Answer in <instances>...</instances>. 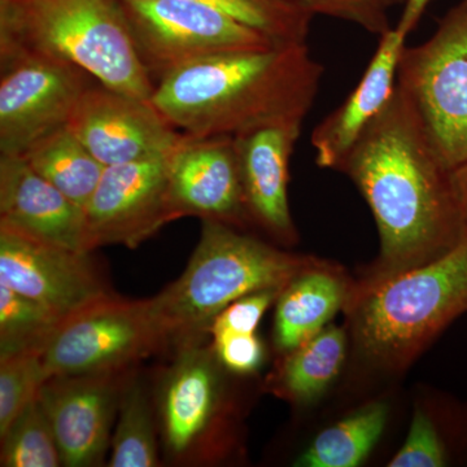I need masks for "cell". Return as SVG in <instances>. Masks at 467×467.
I'll return each instance as SVG.
<instances>
[{
	"mask_svg": "<svg viewBox=\"0 0 467 467\" xmlns=\"http://www.w3.org/2000/svg\"><path fill=\"white\" fill-rule=\"evenodd\" d=\"M337 171L364 196L379 233V256L356 285L430 263L465 233L451 171L436 158L398 86Z\"/></svg>",
	"mask_w": 467,
	"mask_h": 467,
	"instance_id": "obj_1",
	"label": "cell"
},
{
	"mask_svg": "<svg viewBox=\"0 0 467 467\" xmlns=\"http://www.w3.org/2000/svg\"><path fill=\"white\" fill-rule=\"evenodd\" d=\"M322 75L308 43H282L186 64L160 78L150 100L190 137H238L264 126L304 121Z\"/></svg>",
	"mask_w": 467,
	"mask_h": 467,
	"instance_id": "obj_2",
	"label": "cell"
},
{
	"mask_svg": "<svg viewBox=\"0 0 467 467\" xmlns=\"http://www.w3.org/2000/svg\"><path fill=\"white\" fill-rule=\"evenodd\" d=\"M317 257L279 250L235 230L202 220L201 239L182 275L152 297L167 343H198L234 301L254 292L284 290L295 276L321 264Z\"/></svg>",
	"mask_w": 467,
	"mask_h": 467,
	"instance_id": "obj_3",
	"label": "cell"
},
{
	"mask_svg": "<svg viewBox=\"0 0 467 467\" xmlns=\"http://www.w3.org/2000/svg\"><path fill=\"white\" fill-rule=\"evenodd\" d=\"M353 339L368 361L407 368L467 313V227L441 256L376 285H353L346 308Z\"/></svg>",
	"mask_w": 467,
	"mask_h": 467,
	"instance_id": "obj_4",
	"label": "cell"
},
{
	"mask_svg": "<svg viewBox=\"0 0 467 467\" xmlns=\"http://www.w3.org/2000/svg\"><path fill=\"white\" fill-rule=\"evenodd\" d=\"M0 45L63 58L130 97L155 91L119 0H0Z\"/></svg>",
	"mask_w": 467,
	"mask_h": 467,
	"instance_id": "obj_5",
	"label": "cell"
},
{
	"mask_svg": "<svg viewBox=\"0 0 467 467\" xmlns=\"http://www.w3.org/2000/svg\"><path fill=\"white\" fill-rule=\"evenodd\" d=\"M396 86L439 161L451 171L467 164V0L427 41L405 46Z\"/></svg>",
	"mask_w": 467,
	"mask_h": 467,
	"instance_id": "obj_6",
	"label": "cell"
},
{
	"mask_svg": "<svg viewBox=\"0 0 467 467\" xmlns=\"http://www.w3.org/2000/svg\"><path fill=\"white\" fill-rule=\"evenodd\" d=\"M164 344L152 300L110 295L61 319L41 358L47 379L121 373Z\"/></svg>",
	"mask_w": 467,
	"mask_h": 467,
	"instance_id": "obj_7",
	"label": "cell"
},
{
	"mask_svg": "<svg viewBox=\"0 0 467 467\" xmlns=\"http://www.w3.org/2000/svg\"><path fill=\"white\" fill-rule=\"evenodd\" d=\"M119 5L138 55L158 81L201 58L278 45L225 12L195 0H119Z\"/></svg>",
	"mask_w": 467,
	"mask_h": 467,
	"instance_id": "obj_8",
	"label": "cell"
},
{
	"mask_svg": "<svg viewBox=\"0 0 467 467\" xmlns=\"http://www.w3.org/2000/svg\"><path fill=\"white\" fill-rule=\"evenodd\" d=\"M81 67L43 52L0 45V153L23 156L67 126L90 88Z\"/></svg>",
	"mask_w": 467,
	"mask_h": 467,
	"instance_id": "obj_9",
	"label": "cell"
},
{
	"mask_svg": "<svg viewBox=\"0 0 467 467\" xmlns=\"http://www.w3.org/2000/svg\"><path fill=\"white\" fill-rule=\"evenodd\" d=\"M160 380L158 416L165 451L178 462H204L223 451L227 399L213 348L202 342L178 347Z\"/></svg>",
	"mask_w": 467,
	"mask_h": 467,
	"instance_id": "obj_10",
	"label": "cell"
},
{
	"mask_svg": "<svg viewBox=\"0 0 467 467\" xmlns=\"http://www.w3.org/2000/svg\"><path fill=\"white\" fill-rule=\"evenodd\" d=\"M171 153L104 169L85 207L92 250L101 245L135 248L173 223L168 195Z\"/></svg>",
	"mask_w": 467,
	"mask_h": 467,
	"instance_id": "obj_11",
	"label": "cell"
},
{
	"mask_svg": "<svg viewBox=\"0 0 467 467\" xmlns=\"http://www.w3.org/2000/svg\"><path fill=\"white\" fill-rule=\"evenodd\" d=\"M88 254L0 225V284L60 318L113 295Z\"/></svg>",
	"mask_w": 467,
	"mask_h": 467,
	"instance_id": "obj_12",
	"label": "cell"
},
{
	"mask_svg": "<svg viewBox=\"0 0 467 467\" xmlns=\"http://www.w3.org/2000/svg\"><path fill=\"white\" fill-rule=\"evenodd\" d=\"M104 167L171 155L182 140L150 100L91 85L67 122Z\"/></svg>",
	"mask_w": 467,
	"mask_h": 467,
	"instance_id": "obj_13",
	"label": "cell"
},
{
	"mask_svg": "<svg viewBox=\"0 0 467 467\" xmlns=\"http://www.w3.org/2000/svg\"><path fill=\"white\" fill-rule=\"evenodd\" d=\"M169 205L174 221L196 216L234 227L250 223L235 137H190L169 164Z\"/></svg>",
	"mask_w": 467,
	"mask_h": 467,
	"instance_id": "obj_14",
	"label": "cell"
},
{
	"mask_svg": "<svg viewBox=\"0 0 467 467\" xmlns=\"http://www.w3.org/2000/svg\"><path fill=\"white\" fill-rule=\"evenodd\" d=\"M126 380V371H121L51 377L42 384L36 398L50 422L64 466L100 465Z\"/></svg>",
	"mask_w": 467,
	"mask_h": 467,
	"instance_id": "obj_15",
	"label": "cell"
},
{
	"mask_svg": "<svg viewBox=\"0 0 467 467\" xmlns=\"http://www.w3.org/2000/svg\"><path fill=\"white\" fill-rule=\"evenodd\" d=\"M0 225L67 250L94 251L85 209L36 173L23 156L0 155Z\"/></svg>",
	"mask_w": 467,
	"mask_h": 467,
	"instance_id": "obj_16",
	"label": "cell"
},
{
	"mask_svg": "<svg viewBox=\"0 0 467 467\" xmlns=\"http://www.w3.org/2000/svg\"><path fill=\"white\" fill-rule=\"evenodd\" d=\"M303 121L264 126L235 137L245 208L252 223L278 241H296L288 202L290 161Z\"/></svg>",
	"mask_w": 467,
	"mask_h": 467,
	"instance_id": "obj_17",
	"label": "cell"
},
{
	"mask_svg": "<svg viewBox=\"0 0 467 467\" xmlns=\"http://www.w3.org/2000/svg\"><path fill=\"white\" fill-rule=\"evenodd\" d=\"M405 41L407 36L396 26L380 36L376 54L355 90L316 126L312 146L319 167L337 171L365 129L391 100Z\"/></svg>",
	"mask_w": 467,
	"mask_h": 467,
	"instance_id": "obj_18",
	"label": "cell"
},
{
	"mask_svg": "<svg viewBox=\"0 0 467 467\" xmlns=\"http://www.w3.org/2000/svg\"><path fill=\"white\" fill-rule=\"evenodd\" d=\"M353 285L339 266L326 261L295 276L275 301V344L278 352L288 355L325 328L346 308Z\"/></svg>",
	"mask_w": 467,
	"mask_h": 467,
	"instance_id": "obj_19",
	"label": "cell"
},
{
	"mask_svg": "<svg viewBox=\"0 0 467 467\" xmlns=\"http://www.w3.org/2000/svg\"><path fill=\"white\" fill-rule=\"evenodd\" d=\"M23 158L82 209L90 201L106 169L67 125L34 143Z\"/></svg>",
	"mask_w": 467,
	"mask_h": 467,
	"instance_id": "obj_20",
	"label": "cell"
},
{
	"mask_svg": "<svg viewBox=\"0 0 467 467\" xmlns=\"http://www.w3.org/2000/svg\"><path fill=\"white\" fill-rule=\"evenodd\" d=\"M343 328L326 326L285 355L275 379L276 392L297 404L317 400L340 373L346 358Z\"/></svg>",
	"mask_w": 467,
	"mask_h": 467,
	"instance_id": "obj_21",
	"label": "cell"
},
{
	"mask_svg": "<svg viewBox=\"0 0 467 467\" xmlns=\"http://www.w3.org/2000/svg\"><path fill=\"white\" fill-rule=\"evenodd\" d=\"M386 402H370L324 430L295 461L299 467L361 465L382 438L389 420Z\"/></svg>",
	"mask_w": 467,
	"mask_h": 467,
	"instance_id": "obj_22",
	"label": "cell"
},
{
	"mask_svg": "<svg viewBox=\"0 0 467 467\" xmlns=\"http://www.w3.org/2000/svg\"><path fill=\"white\" fill-rule=\"evenodd\" d=\"M119 417L112 438L110 467L160 465L155 420L142 384L128 378L119 405Z\"/></svg>",
	"mask_w": 467,
	"mask_h": 467,
	"instance_id": "obj_23",
	"label": "cell"
},
{
	"mask_svg": "<svg viewBox=\"0 0 467 467\" xmlns=\"http://www.w3.org/2000/svg\"><path fill=\"white\" fill-rule=\"evenodd\" d=\"M61 319L36 301L0 284V358L41 352Z\"/></svg>",
	"mask_w": 467,
	"mask_h": 467,
	"instance_id": "obj_24",
	"label": "cell"
},
{
	"mask_svg": "<svg viewBox=\"0 0 467 467\" xmlns=\"http://www.w3.org/2000/svg\"><path fill=\"white\" fill-rule=\"evenodd\" d=\"M225 12L275 43H306L312 15L294 0H195Z\"/></svg>",
	"mask_w": 467,
	"mask_h": 467,
	"instance_id": "obj_25",
	"label": "cell"
},
{
	"mask_svg": "<svg viewBox=\"0 0 467 467\" xmlns=\"http://www.w3.org/2000/svg\"><path fill=\"white\" fill-rule=\"evenodd\" d=\"M2 438L3 467H57L63 465L57 439L38 398L14 420Z\"/></svg>",
	"mask_w": 467,
	"mask_h": 467,
	"instance_id": "obj_26",
	"label": "cell"
},
{
	"mask_svg": "<svg viewBox=\"0 0 467 467\" xmlns=\"http://www.w3.org/2000/svg\"><path fill=\"white\" fill-rule=\"evenodd\" d=\"M41 352H26L0 358V436L18 414L38 396L46 382Z\"/></svg>",
	"mask_w": 467,
	"mask_h": 467,
	"instance_id": "obj_27",
	"label": "cell"
},
{
	"mask_svg": "<svg viewBox=\"0 0 467 467\" xmlns=\"http://www.w3.org/2000/svg\"><path fill=\"white\" fill-rule=\"evenodd\" d=\"M304 11L355 24L374 36L391 29L389 12L404 0H294Z\"/></svg>",
	"mask_w": 467,
	"mask_h": 467,
	"instance_id": "obj_28",
	"label": "cell"
},
{
	"mask_svg": "<svg viewBox=\"0 0 467 467\" xmlns=\"http://www.w3.org/2000/svg\"><path fill=\"white\" fill-rule=\"evenodd\" d=\"M444 445L434 423L425 411L416 410L407 441L401 450L389 461V467H441L445 466Z\"/></svg>",
	"mask_w": 467,
	"mask_h": 467,
	"instance_id": "obj_29",
	"label": "cell"
},
{
	"mask_svg": "<svg viewBox=\"0 0 467 467\" xmlns=\"http://www.w3.org/2000/svg\"><path fill=\"white\" fill-rule=\"evenodd\" d=\"M282 290L270 288L245 295L217 316L209 334L239 333L254 334L264 313L278 299Z\"/></svg>",
	"mask_w": 467,
	"mask_h": 467,
	"instance_id": "obj_30",
	"label": "cell"
},
{
	"mask_svg": "<svg viewBox=\"0 0 467 467\" xmlns=\"http://www.w3.org/2000/svg\"><path fill=\"white\" fill-rule=\"evenodd\" d=\"M212 337V348L223 368L233 373L250 374L263 365L265 349L256 333H218Z\"/></svg>",
	"mask_w": 467,
	"mask_h": 467,
	"instance_id": "obj_31",
	"label": "cell"
},
{
	"mask_svg": "<svg viewBox=\"0 0 467 467\" xmlns=\"http://www.w3.org/2000/svg\"><path fill=\"white\" fill-rule=\"evenodd\" d=\"M430 3H431V0H407L404 3V9H402L401 17L398 26H396V29L408 36L416 29Z\"/></svg>",
	"mask_w": 467,
	"mask_h": 467,
	"instance_id": "obj_32",
	"label": "cell"
},
{
	"mask_svg": "<svg viewBox=\"0 0 467 467\" xmlns=\"http://www.w3.org/2000/svg\"><path fill=\"white\" fill-rule=\"evenodd\" d=\"M451 175L457 202H459L461 212H462V216L467 223V164L454 169L451 171Z\"/></svg>",
	"mask_w": 467,
	"mask_h": 467,
	"instance_id": "obj_33",
	"label": "cell"
},
{
	"mask_svg": "<svg viewBox=\"0 0 467 467\" xmlns=\"http://www.w3.org/2000/svg\"><path fill=\"white\" fill-rule=\"evenodd\" d=\"M407 2V0H404V3Z\"/></svg>",
	"mask_w": 467,
	"mask_h": 467,
	"instance_id": "obj_34",
	"label": "cell"
}]
</instances>
